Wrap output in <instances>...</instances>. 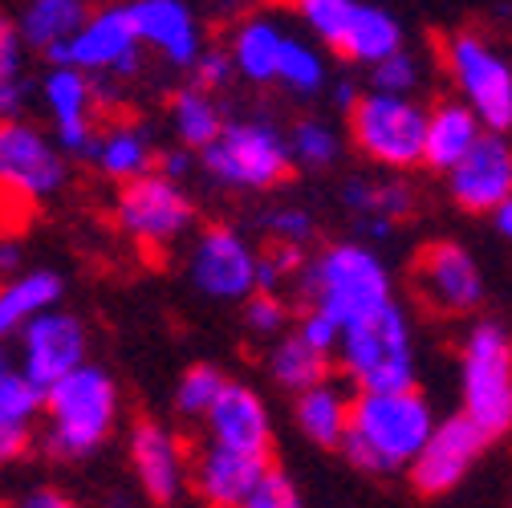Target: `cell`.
Segmentation results:
<instances>
[{
	"instance_id": "ee69618b",
	"label": "cell",
	"mask_w": 512,
	"mask_h": 508,
	"mask_svg": "<svg viewBox=\"0 0 512 508\" xmlns=\"http://www.w3.org/2000/svg\"><path fill=\"white\" fill-rule=\"evenodd\" d=\"M13 508H78L66 492H53V488H37V492H29V496H21Z\"/></svg>"
},
{
	"instance_id": "6da1fadb",
	"label": "cell",
	"mask_w": 512,
	"mask_h": 508,
	"mask_svg": "<svg viewBox=\"0 0 512 508\" xmlns=\"http://www.w3.org/2000/svg\"><path fill=\"white\" fill-rule=\"evenodd\" d=\"M431 427V403L415 387L387 395H358L350 399V427L338 448L362 472H391L407 468L419 456Z\"/></svg>"
},
{
	"instance_id": "1f68e13d",
	"label": "cell",
	"mask_w": 512,
	"mask_h": 508,
	"mask_svg": "<svg viewBox=\"0 0 512 508\" xmlns=\"http://www.w3.org/2000/svg\"><path fill=\"white\" fill-rule=\"evenodd\" d=\"M29 102L25 82V41L17 33V21L0 13V122H17Z\"/></svg>"
},
{
	"instance_id": "9c48e42d",
	"label": "cell",
	"mask_w": 512,
	"mask_h": 508,
	"mask_svg": "<svg viewBox=\"0 0 512 508\" xmlns=\"http://www.w3.org/2000/svg\"><path fill=\"white\" fill-rule=\"evenodd\" d=\"M423 126H427V110L411 98L362 94L350 110L354 147L370 163L391 171H411L423 163Z\"/></svg>"
},
{
	"instance_id": "ba28073f",
	"label": "cell",
	"mask_w": 512,
	"mask_h": 508,
	"mask_svg": "<svg viewBox=\"0 0 512 508\" xmlns=\"http://www.w3.org/2000/svg\"><path fill=\"white\" fill-rule=\"evenodd\" d=\"M297 13L317 41L342 53L346 61L378 66V61H387L391 53L403 49L399 17L378 5H362V0H305Z\"/></svg>"
},
{
	"instance_id": "5b68a950",
	"label": "cell",
	"mask_w": 512,
	"mask_h": 508,
	"mask_svg": "<svg viewBox=\"0 0 512 508\" xmlns=\"http://www.w3.org/2000/svg\"><path fill=\"white\" fill-rule=\"evenodd\" d=\"M305 289L313 297V313L330 317L338 330L395 301L387 269L366 244H334L322 252L305 273Z\"/></svg>"
},
{
	"instance_id": "30bf717a",
	"label": "cell",
	"mask_w": 512,
	"mask_h": 508,
	"mask_svg": "<svg viewBox=\"0 0 512 508\" xmlns=\"http://www.w3.org/2000/svg\"><path fill=\"white\" fill-rule=\"evenodd\" d=\"M447 70L460 86V102L476 114L488 135H504L512 126V70L508 61L476 33H456L447 41Z\"/></svg>"
},
{
	"instance_id": "7c38bea8",
	"label": "cell",
	"mask_w": 512,
	"mask_h": 508,
	"mask_svg": "<svg viewBox=\"0 0 512 508\" xmlns=\"http://www.w3.org/2000/svg\"><path fill=\"white\" fill-rule=\"evenodd\" d=\"M57 66L78 70V74H135L139 70V37L126 17V5H106V9H90L86 21L78 25V33L45 53Z\"/></svg>"
},
{
	"instance_id": "484cf974",
	"label": "cell",
	"mask_w": 512,
	"mask_h": 508,
	"mask_svg": "<svg viewBox=\"0 0 512 508\" xmlns=\"http://www.w3.org/2000/svg\"><path fill=\"white\" fill-rule=\"evenodd\" d=\"M281 45H285V33L277 29V21L248 17L232 33V49H224V53L232 61V74H244L248 82H273L277 78Z\"/></svg>"
},
{
	"instance_id": "277c9868",
	"label": "cell",
	"mask_w": 512,
	"mask_h": 508,
	"mask_svg": "<svg viewBox=\"0 0 512 508\" xmlns=\"http://www.w3.org/2000/svg\"><path fill=\"white\" fill-rule=\"evenodd\" d=\"M70 179V159L41 126L17 118L0 122V240L17 232L25 216L61 192Z\"/></svg>"
},
{
	"instance_id": "52a82bcc",
	"label": "cell",
	"mask_w": 512,
	"mask_h": 508,
	"mask_svg": "<svg viewBox=\"0 0 512 508\" xmlns=\"http://www.w3.org/2000/svg\"><path fill=\"white\" fill-rule=\"evenodd\" d=\"M204 171L224 187H244V192H261L277 187L289 171V143L273 122L252 118V122H224L212 147H204Z\"/></svg>"
},
{
	"instance_id": "f546056e",
	"label": "cell",
	"mask_w": 512,
	"mask_h": 508,
	"mask_svg": "<svg viewBox=\"0 0 512 508\" xmlns=\"http://www.w3.org/2000/svg\"><path fill=\"white\" fill-rule=\"evenodd\" d=\"M171 126H175L183 151H204L224 131V110L216 106L212 94L191 86V90H179L171 98Z\"/></svg>"
},
{
	"instance_id": "8992f818",
	"label": "cell",
	"mask_w": 512,
	"mask_h": 508,
	"mask_svg": "<svg viewBox=\"0 0 512 508\" xmlns=\"http://www.w3.org/2000/svg\"><path fill=\"white\" fill-rule=\"evenodd\" d=\"M464 419L476 423L488 443L512 423V346L496 322L472 326L464 342Z\"/></svg>"
},
{
	"instance_id": "83f0119b",
	"label": "cell",
	"mask_w": 512,
	"mask_h": 508,
	"mask_svg": "<svg viewBox=\"0 0 512 508\" xmlns=\"http://www.w3.org/2000/svg\"><path fill=\"white\" fill-rule=\"evenodd\" d=\"M102 175H110L114 183H131L139 175L151 171L155 163V147L147 139L143 126H131V122H122V126H110L106 135H98L94 143V155H90Z\"/></svg>"
},
{
	"instance_id": "7a4b0ae2",
	"label": "cell",
	"mask_w": 512,
	"mask_h": 508,
	"mask_svg": "<svg viewBox=\"0 0 512 508\" xmlns=\"http://www.w3.org/2000/svg\"><path fill=\"white\" fill-rule=\"evenodd\" d=\"M338 362L358 395H387L415 387V342L407 313L387 301L382 309L350 322L338 338Z\"/></svg>"
},
{
	"instance_id": "9a60e30c",
	"label": "cell",
	"mask_w": 512,
	"mask_h": 508,
	"mask_svg": "<svg viewBox=\"0 0 512 508\" xmlns=\"http://www.w3.org/2000/svg\"><path fill=\"white\" fill-rule=\"evenodd\" d=\"M488 448V435L468 423L464 415H452L431 427L427 443L419 448V456L407 464L411 468V484L423 496H439V492H452L484 456Z\"/></svg>"
},
{
	"instance_id": "f6af8a7d",
	"label": "cell",
	"mask_w": 512,
	"mask_h": 508,
	"mask_svg": "<svg viewBox=\"0 0 512 508\" xmlns=\"http://www.w3.org/2000/svg\"><path fill=\"white\" fill-rule=\"evenodd\" d=\"M187 171H191V155H187V151H167V155L159 159V175L171 179V183H179Z\"/></svg>"
},
{
	"instance_id": "bcb514c9",
	"label": "cell",
	"mask_w": 512,
	"mask_h": 508,
	"mask_svg": "<svg viewBox=\"0 0 512 508\" xmlns=\"http://www.w3.org/2000/svg\"><path fill=\"white\" fill-rule=\"evenodd\" d=\"M17 265H21V248H17L13 236H5V240H0V273L17 277Z\"/></svg>"
},
{
	"instance_id": "ac0fdd59",
	"label": "cell",
	"mask_w": 512,
	"mask_h": 508,
	"mask_svg": "<svg viewBox=\"0 0 512 508\" xmlns=\"http://www.w3.org/2000/svg\"><path fill=\"white\" fill-rule=\"evenodd\" d=\"M212 448L236 452V456H252V460H269L273 448V419L265 399L244 383H232L220 391V399L212 403V411L204 415Z\"/></svg>"
},
{
	"instance_id": "8d00e7d4",
	"label": "cell",
	"mask_w": 512,
	"mask_h": 508,
	"mask_svg": "<svg viewBox=\"0 0 512 508\" xmlns=\"http://www.w3.org/2000/svg\"><path fill=\"white\" fill-rule=\"evenodd\" d=\"M419 78H423L419 57H415V53H407V49H399V53H391L387 61H378V66H370V82H374V90H370V94L411 98V94H415V86H419Z\"/></svg>"
},
{
	"instance_id": "3957f363",
	"label": "cell",
	"mask_w": 512,
	"mask_h": 508,
	"mask_svg": "<svg viewBox=\"0 0 512 508\" xmlns=\"http://www.w3.org/2000/svg\"><path fill=\"white\" fill-rule=\"evenodd\" d=\"M41 415H45V443L61 460H82L98 452L118 419V391L110 374L98 366H78L61 383L41 391Z\"/></svg>"
},
{
	"instance_id": "f1b7e54d",
	"label": "cell",
	"mask_w": 512,
	"mask_h": 508,
	"mask_svg": "<svg viewBox=\"0 0 512 508\" xmlns=\"http://www.w3.org/2000/svg\"><path fill=\"white\" fill-rule=\"evenodd\" d=\"M297 427L322 443V448H338L346 427H350V395L334 383H322L297 399Z\"/></svg>"
},
{
	"instance_id": "d590c367",
	"label": "cell",
	"mask_w": 512,
	"mask_h": 508,
	"mask_svg": "<svg viewBox=\"0 0 512 508\" xmlns=\"http://www.w3.org/2000/svg\"><path fill=\"white\" fill-rule=\"evenodd\" d=\"M285 143H289V159L301 167H330L338 159V135L322 118H301L293 126V139Z\"/></svg>"
},
{
	"instance_id": "d6986e66",
	"label": "cell",
	"mask_w": 512,
	"mask_h": 508,
	"mask_svg": "<svg viewBox=\"0 0 512 508\" xmlns=\"http://www.w3.org/2000/svg\"><path fill=\"white\" fill-rule=\"evenodd\" d=\"M41 98H45V110H49V122H53V143L61 155H82L90 159L94 155V143H98V131H94V86L86 74L78 70H66L57 66L45 74L41 82Z\"/></svg>"
},
{
	"instance_id": "d4e9b609",
	"label": "cell",
	"mask_w": 512,
	"mask_h": 508,
	"mask_svg": "<svg viewBox=\"0 0 512 508\" xmlns=\"http://www.w3.org/2000/svg\"><path fill=\"white\" fill-rule=\"evenodd\" d=\"M37 415H41V391L25 383L17 370H9L0 378V464L29 452Z\"/></svg>"
},
{
	"instance_id": "cb8c5ba5",
	"label": "cell",
	"mask_w": 512,
	"mask_h": 508,
	"mask_svg": "<svg viewBox=\"0 0 512 508\" xmlns=\"http://www.w3.org/2000/svg\"><path fill=\"white\" fill-rule=\"evenodd\" d=\"M61 293H66V281L49 269L5 277V285H0V346H5V338H17L33 317L57 309Z\"/></svg>"
},
{
	"instance_id": "7bdbcfd3",
	"label": "cell",
	"mask_w": 512,
	"mask_h": 508,
	"mask_svg": "<svg viewBox=\"0 0 512 508\" xmlns=\"http://www.w3.org/2000/svg\"><path fill=\"white\" fill-rule=\"evenodd\" d=\"M228 78H232V61H228L224 49H204L196 57V90H204V94L220 90Z\"/></svg>"
},
{
	"instance_id": "7402d4cb",
	"label": "cell",
	"mask_w": 512,
	"mask_h": 508,
	"mask_svg": "<svg viewBox=\"0 0 512 508\" xmlns=\"http://www.w3.org/2000/svg\"><path fill=\"white\" fill-rule=\"evenodd\" d=\"M265 472H269V460L236 456V452H224L208 443L196 468H191V484H196V496L208 508H240V500L256 488V480Z\"/></svg>"
},
{
	"instance_id": "8fae6325",
	"label": "cell",
	"mask_w": 512,
	"mask_h": 508,
	"mask_svg": "<svg viewBox=\"0 0 512 508\" xmlns=\"http://www.w3.org/2000/svg\"><path fill=\"white\" fill-rule=\"evenodd\" d=\"M114 220L131 240L159 252L191 228L196 208H191V200L179 183L163 179L159 171H147L131 183H122V192L114 200Z\"/></svg>"
},
{
	"instance_id": "836d02e7",
	"label": "cell",
	"mask_w": 512,
	"mask_h": 508,
	"mask_svg": "<svg viewBox=\"0 0 512 508\" xmlns=\"http://www.w3.org/2000/svg\"><path fill=\"white\" fill-rule=\"evenodd\" d=\"M273 82H285L297 94H317L326 86V57L317 53L309 41H301V37H285Z\"/></svg>"
},
{
	"instance_id": "7dc6e473",
	"label": "cell",
	"mask_w": 512,
	"mask_h": 508,
	"mask_svg": "<svg viewBox=\"0 0 512 508\" xmlns=\"http://www.w3.org/2000/svg\"><path fill=\"white\" fill-rule=\"evenodd\" d=\"M488 216H492V228H496L500 236H508V232H512V200H508V204H500V208H496V212H488Z\"/></svg>"
},
{
	"instance_id": "e575fe53",
	"label": "cell",
	"mask_w": 512,
	"mask_h": 508,
	"mask_svg": "<svg viewBox=\"0 0 512 508\" xmlns=\"http://www.w3.org/2000/svg\"><path fill=\"white\" fill-rule=\"evenodd\" d=\"M224 387H228L224 370H216V366H208V362L191 366V370L179 378V387H175V407H179V415L204 419V415L212 411V403L220 399Z\"/></svg>"
},
{
	"instance_id": "f35d334b",
	"label": "cell",
	"mask_w": 512,
	"mask_h": 508,
	"mask_svg": "<svg viewBox=\"0 0 512 508\" xmlns=\"http://www.w3.org/2000/svg\"><path fill=\"white\" fill-rule=\"evenodd\" d=\"M244 326L256 338H277L289 326V305L277 293H252L244 305Z\"/></svg>"
},
{
	"instance_id": "4dcf8cb0",
	"label": "cell",
	"mask_w": 512,
	"mask_h": 508,
	"mask_svg": "<svg viewBox=\"0 0 512 508\" xmlns=\"http://www.w3.org/2000/svg\"><path fill=\"white\" fill-rule=\"evenodd\" d=\"M342 200L362 220L395 224V220L415 212V192H411V183H403V179H378V183L374 179H354V183H346Z\"/></svg>"
},
{
	"instance_id": "4316f807",
	"label": "cell",
	"mask_w": 512,
	"mask_h": 508,
	"mask_svg": "<svg viewBox=\"0 0 512 508\" xmlns=\"http://www.w3.org/2000/svg\"><path fill=\"white\" fill-rule=\"evenodd\" d=\"M86 13H90V5H82V0H33V5H25L21 17H13V21H17L25 49L49 53L78 33Z\"/></svg>"
},
{
	"instance_id": "d6a6232c",
	"label": "cell",
	"mask_w": 512,
	"mask_h": 508,
	"mask_svg": "<svg viewBox=\"0 0 512 508\" xmlns=\"http://www.w3.org/2000/svg\"><path fill=\"white\" fill-rule=\"evenodd\" d=\"M330 366H334V358L309 350V346L297 342L293 334L281 338V342L273 346V354H269V370H273V378H277L281 387L301 391V395L313 391V387H322V383H330Z\"/></svg>"
},
{
	"instance_id": "b9f144b4",
	"label": "cell",
	"mask_w": 512,
	"mask_h": 508,
	"mask_svg": "<svg viewBox=\"0 0 512 508\" xmlns=\"http://www.w3.org/2000/svg\"><path fill=\"white\" fill-rule=\"evenodd\" d=\"M269 232H273V244L301 248V244L313 236V220H309V212H301V208H277V212L269 216Z\"/></svg>"
},
{
	"instance_id": "e0dca14e",
	"label": "cell",
	"mask_w": 512,
	"mask_h": 508,
	"mask_svg": "<svg viewBox=\"0 0 512 508\" xmlns=\"http://www.w3.org/2000/svg\"><path fill=\"white\" fill-rule=\"evenodd\" d=\"M447 192L464 212H496L512 200V155L504 135H480V143L447 171Z\"/></svg>"
},
{
	"instance_id": "ab89813d",
	"label": "cell",
	"mask_w": 512,
	"mask_h": 508,
	"mask_svg": "<svg viewBox=\"0 0 512 508\" xmlns=\"http://www.w3.org/2000/svg\"><path fill=\"white\" fill-rule=\"evenodd\" d=\"M240 508H305L301 504V492L293 488V480L277 468H269L261 480H256V488L240 500Z\"/></svg>"
},
{
	"instance_id": "c3c4849f",
	"label": "cell",
	"mask_w": 512,
	"mask_h": 508,
	"mask_svg": "<svg viewBox=\"0 0 512 508\" xmlns=\"http://www.w3.org/2000/svg\"><path fill=\"white\" fill-rule=\"evenodd\" d=\"M334 98H338V106H342V110H354V102H358L362 94H358V86H354V82H338Z\"/></svg>"
},
{
	"instance_id": "5bb4252c",
	"label": "cell",
	"mask_w": 512,
	"mask_h": 508,
	"mask_svg": "<svg viewBox=\"0 0 512 508\" xmlns=\"http://www.w3.org/2000/svg\"><path fill=\"white\" fill-rule=\"evenodd\" d=\"M21 338V378L37 391H49L66 374L86 366V330L74 313L49 309L17 334Z\"/></svg>"
},
{
	"instance_id": "74e56055",
	"label": "cell",
	"mask_w": 512,
	"mask_h": 508,
	"mask_svg": "<svg viewBox=\"0 0 512 508\" xmlns=\"http://www.w3.org/2000/svg\"><path fill=\"white\" fill-rule=\"evenodd\" d=\"M293 273H301V248L273 244L265 252H256V293H277Z\"/></svg>"
},
{
	"instance_id": "ffe728a7",
	"label": "cell",
	"mask_w": 512,
	"mask_h": 508,
	"mask_svg": "<svg viewBox=\"0 0 512 508\" xmlns=\"http://www.w3.org/2000/svg\"><path fill=\"white\" fill-rule=\"evenodd\" d=\"M126 17L139 45L159 49L171 66H196V57L204 53L200 21L183 0H135L126 5Z\"/></svg>"
},
{
	"instance_id": "603a6c76",
	"label": "cell",
	"mask_w": 512,
	"mask_h": 508,
	"mask_svg": "<svg viewBox=\"0 0 512 508\" xmlns=\"http://www.w3.org/2000/svg\"><path fill=\"white\" fill-rule=\"evenodd\" d=\"M484 135V126L476 122V114L452 98V102H439L435 110H427V126H423V163L435 171H452Z\"/></svg>"
},
{
	"instance_id": "681fc988",
	"label": "cell",
	"mask_w": 512,
	"mask_h": 508,
	"mask_svg": "<svg viewBox=\"0 0 512 508\" xmlns=\"http://www.w3.org/2000/svg\"><path fill=\"white\" fill-rule=\"evenodd\" d=\"M9 370H13V362H9V350H5V346H0V378H5Z\"/></svg>"
},
{
	"instance_id": "2e32d148",
	"label": "cell",
	"mask_w": 512,
	"mask_h": 508,
	"mask_svg": "<svg viewBox=\"0 0 512 508\" xmlns=\"http://www.w3.org/2000/svg\"><path fill=\"white\" fill-rule=\"evenodd\" d=\"M187 273L204 297L240 301V297L256 293V252L240 232L216 224V228L200 232L196 248H191Z\"/></svg>"
},
{
	"instance_id": "60d3db41",
	"label": "cell",
	"mask_w": 512,
	"mask_h": 508,
	"mask_svg": "<svg viewBox=\"0 0 512 508\" xmlns=\"http://www.w3.org/2000/svg\"><path fill=\"white\" fill-rule=\"evenodd\" d=\"M293 338L297 342H305L309 350H317V354H326V358H334V350H338V338H342V330L330 322V317H322V313H305L301 322H297V330H293Z\"/></svg>"
},
{
	"instance_id": "44dd1931",
	"label": "cell",
	"mask_w": 512,
	"mask_h": 508,
	"mask_svg": "<svg viewBox=\"0 0 512 508\" xmlns=\"http://www.w3.org/2000/svg\"><path fill=\"white\" fill-rule=\"evenodd\" d=\"M131 464H135V476H139L143 492L155 504H171L183 492V484H187L183 443L163 423L147 419V423H139L131 431Z\"/></svg>"
},
{
	"instance_id": "4fadbf2b",
	"label": "cell",
	"mask_w": 512,
	"mask_h": 508,
	"mask_svg": "<svg viewBox=\"0 0 512 508\" xmlns=\"http://www.w3.org/2000/svg\"><path fill=\"white\" fill-rule=\"evenodd\" d=\"M411 285H415V297L443 317L476 313L484 301V273L472 252L456 240L427 244L411 265Z\"/></svg>"
}]
</instances>
